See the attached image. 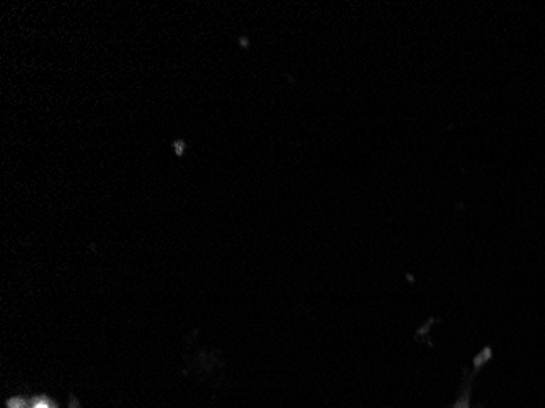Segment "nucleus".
<instances>
[{"label":"nucleus","mask_w":545,"mask_h":408,"mask_svg":"<svg viewBox=\"0 0 545 408\" xmlns=\"http://www.w3.org/2000/svg\"><path fill=\"white\" fill-rule=\"evenodd\" d=\"M37 408H46V405H44V404H41V405H38Z\"/></svg>","instance_id":"nucleus-1"}]
</instances>
